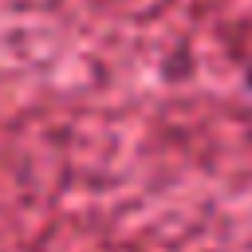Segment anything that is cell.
I'll return each mask as SVG.
<instances>
[{
  "label": "cell",
  "mask_w": 252,
  "mask_h": 252,
  "mask_svg": "<svg viewBox=\"0 0 252 252\" xmlns=\"http://www.w3.org/2000/svg\"><path fill=\"white\" fill-rule=\"evenodd\" d=\"M248 87H252V67H248Z\"/></svg>",
  "instance_id": "1"
}]
</instances>
